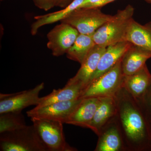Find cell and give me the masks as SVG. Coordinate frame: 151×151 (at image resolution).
I'll return each instance as SVG.
<instances>
[{
  "label": "cell",
  "instance_id": "cell-29",
  "mask_svg": "<svg viewBox=\"0 0 151 151\" xmlns=\"http://www.w3.org/2000/svg\"><path fill=\"white\" fill-rule=\"evenodd\" d=\"M71 1H73V0H71Z\"/></svg>",
  "mask_w": 151,
  "mask_h": 151
},
{
  "label": "cell",
  "instance_id": "cell-12",
  "mask_svg": "<svg viewBox=\"0 0 151 151\" xmlns=\"http://www.w3.org/2000/svg\"><path fill=\"white\" fill-rule=\"evenodd\" d=\"M132 44L128 41H123L107 47L100 57L90 83L116 65Z\"/></svg>",
  "mask_w": 151,
  "mask_h": 151
},
{
  "label": "cell",
  "instance_id": "cell-24",
  "mask_svg": "<svg viewBox=\"0 0 151 151\" xmlns=\"http://www.w3.org/2000/svg\"><path fill=\"white\" fill-rule=\"evenodd\" d=\"M100 1L101 0H84L78 8H91L94 4H96Z\"/></svg>",
  "mask_w": 151,
  "mask_h": 151
},
{
  "label": "cell",
  "instance_id": "cell-18",
  "mask_svg": "<svg viewBox=\"0 0 151 151\" xmlns=\"http://www.w3.org/2000/svg\"><path fill=\"white\" fill-rule=\"evenodd\" d=\"M84 0H73L70 4L61 10L35 17L36 21L32 24L31 33L32 35H36L39 29L46 25L60 22L67 17L72 12L78 8Z\"/></svg>",
  "mask_w": 151,
  "mask_h": 151
},
{
  "label": "cell",
  "instance_id": "cell-25",
  "mask_svg": "<svg viewBox=\"0 0 151 151\" xmlns=\"http://www.w3.org/2000/svg\"><path fill=\"white\" fill-rule=\"evenodd\" d=\"M55 6H59L60 7H66L68 5L72 2L71 0H55Z\"/></svg>",
  "mask_w": 151,
  "mask_h": 151
},
{
  "label": "cell",
  "instance_id": "cell-13",
  "mask_svg": "<svg viewBox=\"0 0 151 151\" xmlns=\"http://www.w3.org/2000/svg\"><path fill=\"white\" fill-rule=\"evenodd\" d=\"M99 105L92 122L88 126L97 135L100 134L103 127L115 119L117 104L115 97H99Z\"/></svg>",
  "mask_w": 151,
  "mask_h": 151
},
{
  "label": "cell",
  "instance_id": "cell-11",
  "mask_svg": "<svg viewBox=\"0 0 151 151\" xmlns=\"http://www.w3.org/2000/svg\"><path fill=\"white\" fill-rule=\"evenodd\" d=\"M106 48L96 45L81 64L77 73L68 81L80 84L84 90L90 83L92 75L97 69L100 57Z\"/></svg>",
  "mask_w": 151,
  "mask_h": 151
},
{
  "label": "cell",
  "instance_id": "cell-14",
  "mask_svg": "<svg viewBox=\"0 0 151 151\" xmlns=\"http://www.w3.org/2000/svg\"><path fill=\"white\" fill-rule=\"evenodd\" d=\"M99 102V97L82 98L65 124L88 129L94 117Z\"/></svg>",
  "mask_w": 151,
  "mask_h": 151
},
{
  "label": "cell",
  "instance_id": "cell-23",
  "mask_svg": "<svg viewBox=\"0 0 151 151\" xmlns=\"http://www.w3.org/2000/svg\"><path fill=\"white\" fill-rule=\"evenodd\" d=\"M35 4L38 8L47 11L55 6V0H33Z\"/></svg>",
  "mask_w": 151,
  "mask_h": 151
},
{
  "label": "cell",
  "instance_id": "cell-9",
  "mask_svg": "<svg viewBox=\"0 0 151 151\" xmlns=\"http://www.w3.org/2000/svg\"><path fill=\"white\" fill-rule=\"evenodd\" d=\"M81 100L82 98H78L74 100L57 102L40 108L35 107L27 111V114L31 119L54 120L60 121L65 124L68 117Z\"/></svg>",
  "mask_w": 151,
  "mask_h": 151
},
{
  "label": "cell",
  "instance_id": "cell-30",
  "mask_svg": "<svg viewBox=\"0 0 151 151\" xmlns=\"http://www.w3.org/2000/svg\"><path fill=\"white\" fill-rule=\"evenodd\" d=\"M1 1H3V0H1Z\"/></svg>",
  "mask_w": 151,
  "mask_h": 151
},
{
  "label": "cell",
  "instance_id": "cell-8",
  "mask_svg": "<svg viewBox=\"0 0 151 151\" xmlns=\"http://www.w3.org/2000/svg\"><path fill=\"white\" fill-rule=\"evenodd\" d=\"M79 33L67 24L61 23L55 27L47 35V47L54 56L66 54L73 45Z\"/></svg>",
  "mask_w": 151,
  "mask_h": 151
},
{
  "label": "cell",
  "instance_id": "cell-4",
  "mask_svg": "<svg viewBox=\"0 0 151 151\" xmlns=\"http://www.w3.org/2000/svg\"><path fill=\"white\" fill-rule=\"evenodd\" d=\"M122 59L110 70L92 80L84 89L80 98L114 97L123 85L124 75Z\"/></svg>",
  "mask_w": 151,
  "mask_h": 151
},
{
  "label": "cell",
  "instance_id": "cell-28",
  "mask_svg": "<svg viewBox=\"0 0 151 151\" xmlns=\"http://www.w3.org/2000/svg\"><path fill=\"white\" fill-rule=\"evenodd\" d=\"M150 124L151 128V123H150Z\"/></svg>",
  "mask_w": 151,
  "mask_h": 151
},
{
  "label": "cell",
  "instance_id": "cell-16",
  "mask_svg": "<svg viewBox=\"0 0 151 151\" xmlns=\"http://www.w3.org/2000/svg\"><path fill=\"white\" fill-rule=\"evenodd\" d=\"M151 80V74L147 65L137 72L124 75L122 86L139 100L145 94Z\"/></svg>",
  "mask_w": 151,
  "mask_h": 151
},
{
  "label": "cell",
  "instance_id": "cell-3",
  "mask_svg": "<svg viewBox=\"0 0 151 151\" xmlns=\"http://www.w3.org/2000/svg\"><path fill=\"white\" fill-rule=\"evenodd\" d=\"M1 151H48L33 125L0 134Z\"/></svg>",
  "mask_w": 151,
  "mask_h": 151
},
{
  "label": "cell",
  "instance_id": "cell-21",
  "mask_svg": "<svg viewBox=\"0 0 151 151\" xmlns=\"http://www.w3.org/2000/svg\"><path fill=\"white\" fill-rule=\"evenodd\" d=\"M22 112H12L0 114V134L13 132L26 127Z\"/></svg>",
  "mask_w": 151,
  "mask_h": 151
},
{
  "label": "cell",
  "instance_id": "cell-27",
  "mask_svg": "<svg viewBox=\"0 0 151 151\" xmlns=\"http://www.w3.org/2000/svg\"><path fill=\"white\" fill-rule=\"evenodd\" d=\"M145 1L146 2L149 3V4H151V0H143Z\"/></svg>",
  "mask_w": 151,
  "mask_h": 151
},
{
  "label": "cell",
  "instance_id": "cell-2",
  "mask_svg": "<svg viewBox=\"0 0 151 151\" xmlns=\"http://www.w3.org/2000/svg\"><path fill=\"white\" fill-rule=\"evenodd\" d=\"M134 9L129 4L119 10L109 21L105 23L92 35L96 45L103 47L127 41L128 32L133 21Z\"/></svg>",
  "mask_w": 151,
  "mask_h": 151
},
{
  "label": "cell",
  "instance_id": "cell-5",
  "mask_svg": "<svg viewBox=\"0 0 151 151\" xmlns=\"http://www.w3.org/2000/svg\"><path fill=\"white\" fill-rule=\"evenodd\" d=\"M40 139L48 151H76L65 140L63 123L47 119H31Z\"/></svg>",
  "mask_w": 151,
  "mask_h": 151
},
{
  "label": "cell",
  "instance_id": "cell-20",
  "mask_svg": "<svg viewBox=\"0 0 151 151\" xmlns=\"http://www.w3.org/2000/svg\"><path fill=\"white\" fill-rule=\"evenodd\" d=\"M95 45L92 35L79 34L68 50L66 56L68 59L81 64Z\"/></svg>",
  "mask_w": 151,
  "mask_h": 151
},
{
  "label": "cell",
  "instance_id": "cell-22",
  "mask_svg": "<svg viewBox=\"0 0 151 151\" xmlns=\"http://www.w3.org/2000/svg\"><path fill=\"white\" fill-rule=\"evenodd\" d=\"M138 101L140 104L149 122L151 123V80L145 94Z\"/></svg>",
  "mask_w": 151,
  "mask_h": 151
},
{
  "label": "cell",
  "instance_id": "cell-10",
  "mask_svg": "<svg viewBox=\"0 0 151 151\" xmlns=\"http://www.w3.org/2000/svg\"><path fill=\"white\" fill-rule=\"evenodd\" d=\"M115 119L100 131L94 151H125L122 134Z\"/></svg>",
  "mask_w": 151,
  "mask_h": 151
},
{
  "label": "cell",
  "instance_id": "cell-7",
  "mask_svg": "<svg viewBox=\"0 0 151 151\" xmlns=\"http://www.w3.org/2000/svg\"><path fill=\"white\" fill-rule=\"evenodd\" d=\"M43 82L34 88L17 93L0 94V114L12 112H22L24 108L37 106L40 93L44 88Z\"/></svg>",
  "mask_w": 151,
  "mask_h": 151
},
{
  "label": "cell",
  "instance_id": "cell-6",
  "mask_svg": "<svg viewBox=\"0 0 151 151\" xmlns=\"http://www.w3.org/2000/svg\"><path fill=\"white\" fill-rule=\"evenodd\" d=\"M113 17L103 13L100 8H81L73 11L60 22L73 27L79 34L92 35Z\"/></svg>",
  "mask_w": 151,
  "mask_h": 151
},
{
  "label": "cell",
  "instance_id": "cell-15",
  "mask_svg": "<svg viewBox=\"0 0 151 151\" xmlns=\"http://www.w3.org/2000/svg\"><path fill=\"white\" fill-rule=\"evenodd\" d=\"M151 58V51L132 44L122 58L123 74L129 75L137 72L145 66L147 60Z\"/></svg>",
  "mask_w": 151,
  "mask_h": 151
},
{
  "label": "cell",
  "instance_id": "cell-17",
  "mask_svg": "<svg viewBox=\"0 0 151 151\" xmlns=\"http://www.w3.org/2000/svg\"><path fill=\"white\" fill-rule=\"evenodd\" d=\"M84 89L81 85L67 81L62 89H53L50 94L40 97L36 108H40L52 103L80 98Z\"/></svg>",
  "mask_w": 151,
  "mask_h": 151
},
{
  "label": "cell",
  "instance_id": "cell-19",
  "mask_svg": "<svg viewBox=\"0 0 151 151\" xmlns=\"http://www.w3.org/2000/svg\"><path fill=\"white\" fill-rule=\"evenodd\" d=\"M126 41L151 52V22L142 25L133 20Z\"/></svg>",
  "mask_w": 151,
  "mask_h": 151
},
{
  "label": "cell",
  "instance_id": "cell-1",
  "mask_svg": "<svg viewBox=\"0 0 151 151\" xmlns=\"http://www.w3.org/2000/svg\"><path fill=\"white\" fill-rule=\"evenodd\" d=\"M114 97L117 104L115 121L125 151H151L150 124L139 101L123 86Z\"/></svg>",
  "mask_w": 151,
  "mask_h": 151
},
{
  "label": "cell",
  "instance_id": "cell-26",
  "mask_svg": "<svg viewBox=\"0 0 151 151\" xmlns=\"http://www.w3.org/2000/svg\"><path fill=\"white\" fill-rule=\"evenodd\" d=\"M115 1L116 0H101L96 4H94L91 8H101L103 6L106 5L109 3Z\"/></svg>",
  "mask_w": 151,
  "mask_h": 151
}]
</instances>
